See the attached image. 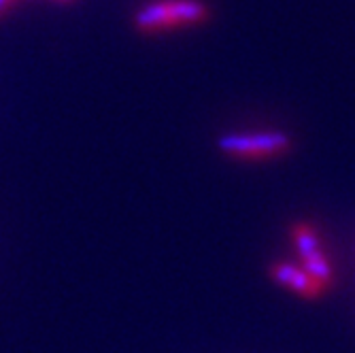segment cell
Returning <instances> with one entry per match:
<instances>
[{
    "label": "cell",
    "mask_w": 355,
    "mask_h": 353,
    "mask_svg": "<svg viewBox=\"0 0 355 353\" xmlns=\"http://www.w3.org/2000/svg\"><path fill=\"white\" fill-rule=\"evenodd\" d=\"M294 241H296V247H298V251H300V255L304 260L321 251L319 249V239H317L315 230L309 228V226H298L294 230Z\"/></svg>",
    "instance_id": "5b68a950"
},
{
    "label": "cell",
    "mask_w": 355,
    "mask_h": 353,
    "mask_svg": "<svg viewBox=\"0 0 355 353\" xmlns=\"http://www.w3.org/2000/svg\"><path fill=\"white\" fill-rule=\"evenodd\" d=\"M137 28L143 32H155V30H166L173 28V19H171V9L168 3H153L143 7L137 17Z\"/></svg>",
    "instance_id": "3957f363"
},
{
    "label": "cell",
    "mask_w": 355,
    "mask_h": 353,
    "mask_svg": "<svg viewBox=\"0 0 355 353\" xmlns=\"http://www.w3.org/2000/svg\"><path fill=\"white\" fill-rule=\"evenodd\" d=\"M11 3H13V0H0V15H5V11L9 9Z\"/></svg>",
    "instance_id": "8992f818"
},
{
    "label": "cell",
    "mask_w": 355,
    "mask_h": 353,
    "mask_svg": "<svg viewBox=\"0 0 355 353\" xmlns=\"http://www.w3.org/2000/svg\"><path fill=\"white\" fill-rule=\"evenodd\" d=\"M272 277L279 283L292 287V290H296L302 296H317L321 292V287H324L317 279H313L306 270L296 268V266H289V264H277V266H272Z\"/></svg>",
    "instance_id": "7a4b0ae2"
},
{
    "label": "cell",
    "mask_w": 355,
    "mask_h": 353,
    "mask_svg": "<svg viewBox=\"0 0 355 353\" xmlns=\"http://www.w3.org/2000/svg\"><path fill=\"white\" fill-rule=\"evenodd\" d=\"M173 28L175 26H187V24H198L209 17V9L198 3V0H173L168 3Z\"/></svg>",
    "instance_id": "277c9868"
},
{
    "label": "cell",
    "mask_w": 355,
    "mask_h": 353,
    "mask_svg": "<svg viewBox=\"0 0 355 353\" xmlns=\"http://www.w3.org/2000/svg\"><path fill=\"white\" fill-rule=\"evenodd\" d=\"M292 147V139L285 132H253V135H223L219 149L239 157H266Z\"/></svg>",
    "instance_id": "6da1fadb"
}]
</instances>
